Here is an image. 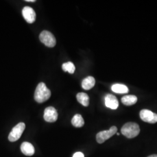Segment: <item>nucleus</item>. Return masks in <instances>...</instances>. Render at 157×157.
I'll use <instances>...</instances> for the list:
<instances>
[{
    "label": "nucleus",
    "mask_w": 157,
    "mask_h": 157,
    "mask_svg": "<svg viewBox=\"0 0 157 157\" xmlns=\"http://www.w3.org/2000/svg\"><path fill=\"white\" fill-rule=\"evenodd\" d=\"M111 89L113 92L119 94H125L129 92V89L124 84H113L111 87Z\"/></svg>",
    "instance_id": "4468645a"
},
{
    "label": "nucleus",
    "mask_w": 157,
    "mask_h": 157,
    "mask_svg": "<svg viewBox=\"0 0 157 157\" xmlns=\"http://www.w3.org/2000/svg\"><path fill=\"white\" fill-rule=\"evenodd\" d=\"M21 150L26 156H32L34 154L33 146L29 142H23L21 146Z\"/></svg>",
    "instance_id": "9d476101"
},
{
    "label": "nucleus",
    "mask_w": 157,
    "mask_h": 157,
    "mask_svg": "<svg viewBox=\"0 0 157 157\" xmlns=\"http://www.w3.org/2000/svg\"><path fill=\"white\" fill-rule=\"evenodd\" d=\"M95 84V78L93 76H88L83 80L82 82V87L84 90H90L94 86Z\"/></svg>",
    "instance_id": "9b49d317"
},
{
    "label": "nucleus",
    "mask_w": 157,
    "mask_h": 157,
    "mask_svg": "<svg viewBox=\"0 0 157 157\" xmlns=\"http://www.w3.org/2000/svg\"><path fill=\"white\" fill-rule=\"evenodd\" d=\"M71 122L73 126L76 128H82L84 124V119L80 114H76L72 119Z\"/></svg>",
    "instance_id": "2eb2a0df"
},
{
    "label": "nucleus",
    "mask_w": 157,
    "mask_h": 157,
    "mask_svg": "<svg viewBox=\"0 0 157 157\" xmlns=\"http://www.w3.org/2000/svg\"><path fill=\"white\" fill-rule=\"evenodd\" d=\"M140 132L138 124L135 122H128L121 129L122 134L128 139H133L139 135Z\"/></svg>",
    "instance_id": "f03ea898"
},
{
    "label": "nucleus",
    "mask_w": 157,
    "mask_h": 157,
    "mask_svg": "<svg viewBox=\"0 0 157 157\" xmlns=\"http://www.w3.org/2000/svg\"><path fill=\"white\" fill-rule=\"evenodd\" d=\"M117 135H118V136H119V133H117Z\"/></svg>",
    "instance_id": "aec40b11"
},
{
    "label": "nucleus",
    "mask_w": 157,
    "mask_h": 157,
    "mask_svg": "<svg viewBox=\"0 0 157 157\" xmlns=\"http://www.w3.org/2000/svg\"><path fill=\"white\" fill-rule=\"evenodd\" d=\"M26 2H36V0H26Z\"/></svg>",
    "instance_id": "a211bd4d"
},
{
    "label": "nucleus",
    "mask_w": 157,
    "mask_h": 157,
    "mask_svg": "<svg viewBox=\"0 0 157 157\" xmlns=\"http://www.w3.org/2000/svg\"><path fill=\"white\" fill-rule=\"evenodd\" d=\"M51 97V91L44 83H40L34 92V100L39 103H43L48 100Z\"/></svg>",
    "instance_id": "f257e3e1"
},
{
    "label": "nucleus",
    "mask_w": 157,
    "mask_h": 157,
    "mask_svg": "<svg viewBox=\"0 0 157 157\" xmlns=\"http://www.w3.org/2000/svg\"><path fill=\"white\" fill-rule=\"evenodd\" d=\"M147 157H157V154H153V155H150V156Z\"/></svg>",
    "instance_id": "6ab92c4d"
},
{
    "label": "nucleus",
    "mask_w": 157,
    "mask_h": 157,
    "mask_svg": "<svg viewBox=\"0 0 157 157\" xmlns=\"http://www.w3.org/2000/svg\"><path fill=\"white\" fill-rule=\"evenodd\" d=\"M25 124L21 122L17 124L12 130L8 136V140L11 142H14L19 139L25 129Z\"/></svg>",
    "instance_id": "39448f33"
},
{
    "label": "nucleus",
    "mask_w": 157,
    "mask_h": 157,
    "mask_svg": "<svg viewBox=\"0 0 157 157\" xmlns=\"http://www.w3.org/2000/svg\"><path fill=\"white\" fill-rule=\"evenodd\" d=\"M121 101L124 105L127 106H131L137 102V97L134 95H125L122 98Z\"/></svg>",
    "instance_id": "f8f14e48"
},
{
    "label": "nucleus",
    "mask_w": 157,
    "mask_h": 157,
    "mask_svg": "<svg viewBox=\"0 0 157 157\" xmlns=\"http://www.w3.org/2000/svg\"><path fill=\"white\" fill-rule=\"evenodd\" d=\"M44 119L48 122H56L58 119V113L56 108L52 107L46 108L44 112Z\"/></svg>",
    "instance_id": "0eeeda50"
},
{
    "label": "nucleus",
    "mask_w": 157,
    "mask_h": 157,
    "mask_svg": "<svg viewBox=\"0 0 157 157\" xmlns=\"http://www.w3.org/2000/svg\"><path fill=\"white\" fill-rule=\"evenodd\" d=\"M105 106L112 109H116L119 106L118 99L115 95L112 94H107L105 97Z\"/></svg>",
    "instance_id": "1a4fd4ad"
},
{
    "label": "nucleus",
    "mask_w": 157,
    "mask_h": 157,
    "mask_svg": "<svg viewBox=\"0 0 157 157\" xmlns=\"http://www.w3.org/2000/svg\"><path fill=\"white\" fill-rule=\"evenodd\" d=\"M118 129L116 126H112L108 130H104L100 132L96 135V140L99 143L102 144L105 141L111 138L117 133Z\"/></svg>",
    "instance_id": "20e7f679"
},
{
    "label": "nucleus",
    "mask_w": 157,
    "mask_h": 157,
    "mask_svg": "<svg viewBox=\"0 0 157 157\" xmlns=\"http://www.w3.org/2000/svg\"><path fill=\"white\" fill-rule=\"evenodd\" d=\"M73 157H84V154L81 152H77L74 154Z\"/></svg>",
    "instance_id": "f3484780"
},
{
    "label": "nucleus",
    "mask_w": 157,
    "mask_h": 157,
    "mask_svg": "<svg viewBox=\"0 0 157 157\" xmlns=\"http://www.w3.org/2000/svg\"><path fill=\"white\" fill-rule=\"evenodd\" d=\"M23 17L29 23H33L36 18V12L30 6H25L22 10Z\"/></svg>",
    "instance_id": "6e6552de"
},
{
    "label": "nucleus",
    "mask_w": 157,
    "mask_h": 157,
    "mask_svg": "<svg viewBox=\"0 0 157 157\" xmlns=\"http://www.w3.org/2000/svg\"><path fill=\"white\" fill-rule=\"evenodd\" d=\"M140 117L142 121L149 124L157 122V114L148 109H142L140 112Z\"/></svg>",
    "instance_id": "423d86ee"
},
{
    "label": "nucleus",
    "mask_w": 157,
    "mask_h": 157,
    "mask_svg": "<svg viewBox=\"0 0 157 157\" xmlns=\"http://www.w3.org/2000/svg\"><path fill=\"white\" fill-rule=\"evenodd\" d=\"M62 70L65 72H67L71 74H73L75 71V67L72 62H67L63 63Z\"/></svg>",
    "instance_id": "dca6fc26"
},
{
    "label": "nucleus",
    "mask_w": 157,
    "mask_h": 157,
    "mask_svg": "<svg viewBox=\"0 0 157 157\" xmlns=\"http://www.w3.org/2000/svg\"><path fill=\"white\" fill-rule=\"evenodd\" d=\"M40 40L48 47H54L56 45V39L54 36L47 30H43L39 36Z\"/></svg>",
    "instance_id": "7ed1b4c3"
},
{
    "label": "nucleus",
    "mask_w": 157,
    "mask_h": 157,
    "mask_svg": "<svg viewBox=\"0 0 157 157\" xmlns=\"http://www.w3.org/2000/svg\"><path fill=\"white\" fill-rule=\"evenodd\" d=\"M76 98L80 104L84 107H88L89 105V97L86 93H79L76 95Z\"/></svg>",
    "instance_id": "ddd939ff"
}]
</instances>
